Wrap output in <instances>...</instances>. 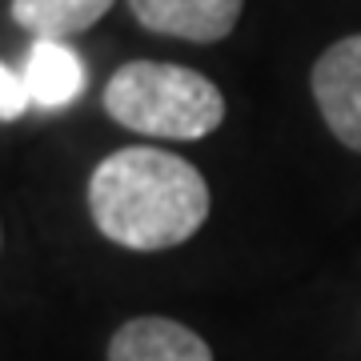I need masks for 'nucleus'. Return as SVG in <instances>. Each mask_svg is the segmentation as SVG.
<instances>
[{
    "label": "nucleus",
    "mask_w": 361,
    "mask_h": 361,
    "mask_svg": "<svg viewBox=\"0 0 361 361\" xmlns=\"http://www.w3.org/2000/svg\"><path fill=\"white\" fill-rule=\"evenodd\" d=\"M89 217L104 241L133 253L185 245L209 221L201 169L169 149H116L89 177Z\"/></svg>",
    "instance_id": "1"
},
{
    "label": "nucleus",
    "mask_w": 361,
    "mask_h": 361,
    "mask_svg": "<svg viewBox=\"0 0 361 361\" xmlns=\"http://www.w3.org/2000/svg\"><path fill=\"white\" fill-rule=\"evenodd\" d=\"M104 113L121 129L161 141H201L225 121V97L205 73L169 61H129L104 85Z\"/></svg>",
    "instance_id": "2"
},
{
    "label": "nucleus",
    "mask_w": 361,
    "mask_h": 361,
    "mask_svg": "<svg viewBox=\"0 0 361 361\" xmlns=\"http://www.w3.org/2000/svg\"><path fill=\"white\" fill-rule=\"evenodd\" d=\"M313 101L337 141L361 153V32L329 44L313 65Z\"/></svg>",
    "instance_id": "3"
},
{
    "label": "nucleus",
    "mask_w": 361,
    "mask_h": 361,
    "mask_svg": "<svg viewBox=\"0 0 361 361\" xmlns=\"http://www.w3.org/2000/svg\"><path fill=\"white\" fill-rule=\"evenodd\" d=\"M245 0H129L137 25L161 37L217 44L237 28Z\"/></svg>",
    "instance_id": "4"
},
{
    "label": "nucleus",
    "mask_w": 361,
    "mask_h": 361,
    "mask_svg": "<svg viewBox=\"0 0 361 361\" xmlns=\"http://www.w3.org/2000/svg\"><path fill=\"white\" fill-rule=\"evenodd\" d=\"M109 361H213V349L201 334L173 317H129L109 341Z\"/></svg>",
    "instance_id": "5"
},
{
    "label": "nucleus",
    "mask_w": 361,
    "mask_h": 361,
    "mask_svg": "<svg viewBox=\"0 0 361 361\" xmlns=\"http://www.w3.org/2000/svg\"><path fill=\"white\" fill-rule=\"evenodd\" d=\"M20 77L40 109H65L85 92V65L65 40H37L25 56Z\"/></svg>",
    "instance_id": "6"
},
{
    "label": "nucleus",
    "mask_w": 361,
    "mask_h": 361,
    "mask_svg": "<svg viewBox=\"0 0 361 361\" xmlns=\"http://www.w3.org/2000/svg\"><path fill=\"white\" fill-rule=\"evenodd\" d=\"M109 8L113 0H13V20L37 40H68L104 20Z\"/></svg>",
    "instance_id": "7"
},
{
    "label": "nucleus",
    "mask_w": 361,
    "mask_h": 361,
    "mask_svg": "<svg viewBox=\"0 0 361 361\" xmlns=\"http://www.w3.org/2000/svg\"><path fill=\"white\" fill-rule=\"evenodd\" d=\"M28 104H32V97H28L25 77L13 73V68L0 61V121H16V116H25Z\"/></svg>",
    "instance_id": "8"
}]
</instances>
